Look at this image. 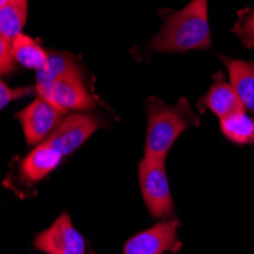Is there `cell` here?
Listing matches in <instances>:
<instances>
[{
  "label": "cell",
  "mask_w": 254,
  "mask_h": 254,
  "mask_svg": "<svg viewBox=\"0 0 254 254\" xmlns=\"http://www.w3.org/2000/svg\"><path fill=\"white\" fill-rule=\"evenodd\" d=\"M63 155L48 142L37 145L20 165L21 178L28 183H37L54 172L63 161Z\"/></svg>",
  "instance_id": "9c48e42d"
},
{
  "label": "cell",
  "mask_w": 254,
  "mask_h": 254,
  "mask_svg": "<svg viewBox=\"0 0 254 254\" xmlns=\"http://www.w3.org/2000/svg\"><path fill=\"white\" fill-rule=\"evenodd\" d=\"M40 98L48 99L64 113L68 110L85 111L95 107V98L87 90L82 73H70L58 78Z\"/></svg>",
  "instance_id": "52a82bcc"
},
{
  "label": "cell",
  "mask_w": 254,
  "mask_h": 254,
  "mask_svg": "<svg viewBox=\"0 0 254 254\" xmlns=\"http://www.w3.org/2000/svg\"><path fill=\"white\" fill-rule=\"evenodd\" d=\"M11 52L15 63L35 72L41 68L49 58V52H46L40 43L25 34H20L11 40Z\"/></svg>",
  "instance_id": "4fadbf2b"
},
{
  "label": "cell",
  "mask_w": 254,
  "mask_h": 254,
  "mask_svg": "<svg viewBox=\"0 0 254 254\" xmlns=\"http://www.w3.org/2000/svg\"><path fill=\"white\" fill-rule=\"evenodd\" d=\"M32 90L35 87H9L8 84L3 82V79H0V110H3L8 104H11L15 99L25 98L29 93H32Z\"/></svg>",
  "instance_id": "e0dca14e"
},
{
  "label": "cell",
  "mask_w": 254,
  "mask_h": 254,
  "mask_svg": "<svg viewBox=\"0 0 254 254\" xmlns=\"http://www.w3.org/2000/svg\"><path fill=\"white\" fill-rule=\"evenodd\" d=\"M14 58L11 52V41L0 32V76L9 75L14 70Z\"/></svg>",
  "instance_id": "ac0fdd59"
},
{
  "label": "cell",
  "mask_w": 254,
  "mask_h": 254,
  "mask_svg": "<svg viewBox=\"0 0 254 254\" xmlns=\"http://www.w3.org/2000/svg\"><path fill=\"white\" fill-rule=\"evenodd\" d=\"M219 58L227 67L230 84L236 90L244 110L254 113V61L235 60L224 55Z\"/></svg>",
  "instance_id": "30bf717a"
},
{
  "label": "cell",
  "mask_w": 254,
  "mask_h": 254,
  "mask_svg": "<svg viewBox=\"0 0 254 254\" xmlns=\"http://www.w3.org/2000/svg\"><path fill=\"white\" fill-rule=\"evenodd\" d=\"M8 2H9V0H0V9H2V8H3V6L8 3Z\"/></svg>",
  "instance_id": "d6986e66"
},
{
  "label": "cell",
  "mask_w": 254,
  "mask_h": 254,
  "mask_svg": "<svg viewBox=\"0 0 254 254\" xmlns=\"http://www.w3.org/2000/svg\"><path fill=\"white\" fill-rule=\"evenodd\" d=\"M212 46L207 0H190L183 9L165 18L160 32L149 41L148 48L155 52L184 54L205 51Z\"/></svg>",
  "instance_id": "6da1fadb"
},
{
  "label": "cell",
  "mask_w": 254,
  "mask_h": 254,
  "mask_svg": "<svg viewBox=\"0 0 254 254\" xmlns=\"http://www.w3.org/2000/svg\"><path fill=\"white\" fill-rule=\"evenodd\" d=\"M90 254H96V253H90Z\"/></svg>",
  "instance_id": "ffe728a7"
},
{
  "label": "cell",
  "mask_w": 254,
  "mask_h": 254,
  "mask_svg": "<svg viewBox=\"0 0 254 254\" xmlns=\"http://www.w3.org/2000/svg\"><path fill=\"white\" fill-rule=\"evenodd\" d=\"M148 129L145 138V157L165 160L178 137L188 128L198 127L199 118L186 99L168 105L157 98L146 102Z\"/></svg>",
  "instance_id": "7a4b0ae2"
},
{
  "label": "cell",
  "mask_w": 254,
  "mask_h": 254,
  "mask_svg": "<svg viewBox=\"0 0 254 254\" xmlns=\"http://www.w3.org/2000/svg\"><path fill=\"white\" fill-rule=\"evenodd\" d=\"M101 127L99 119L90 113H72L64 116L57 129L48 137V142L63 157H68L79 149Z\"/></svg>",
  "instance_id": "5b68a950"
},
{
  "label": "cell",
  "mask_w": 254,
  "mask_h": 254,
  "mask_svg": "<svg viewBox=\"0 0 254 254\" xmlns=\"http://www.w3.org/2000/svg\"><path fill=\"white\" fill-rule=\"evenodd\" d=\"M178 219H166L131 236L124 245V254H165L178 245Z\"/></svg>",
  "instance_id": "ba28073f"
},
{
  "label": "cell",
  "mask_w": 254,
  "mask_h": 254,
  "mask_svg": "<svg viewBox=\"0 0 254 254\" xmlns=\"http://www.w3.org/2000/svg\"><path fill=\"white\" fill-rule=\"evenodd\" d=\"M70 73H82L79 65L75 63V60L67 54L51 52L46 64L35 72L34 87L38 96L43 95L58 78L70 75Z\"/></svg>",
  "instance_id": "8fae6325"
},
{
  "label": "cell",
  "mask_w": 254,
  "mask_h": 254,
  "mask_svg": "<svg viewBox=\"0 0 254 254\" xmlns=\"http://www.w3.org/2000/svg\"><path fill=\"white\" fill-rule=\"evenodd\" d=\"M28 18V0H9L0 9V32L9 41L23 34Z\"/></svg>",
  "instance_id": "9a60e30c"
},
{
  "label": "cell",
  "mask_w": 254,
  "mask_h": 254,
  "mask_svg": "<svg viewBox=\"0 0 254 254\" xmlns=\"http://www.w3.org/2000/svg\"><path fill=\"white\" fill-rule=\"evenodd\" d=\"M65 113L44 98L34 99L28 107L17 113L23 134L29 145H40L57 129Z\"/></svg>",
  "instance_id": "277c9868"
},
{
  "label": "cell",
  "mask_w": 254,
  "mask_h": 254,
  "mask_svg": "<svg viewBox=\"0 0 254 254\" xmlns=\"http://www.w3.org/2000/svg\"><path fill=\"white\" fill-rule=\"evenodd\" d=\"M221 131L230 142L236 145L254 143V119L242 110L219 119Z\"/></svg>",
  "instance_id": "5bb4252c"
},
{
  "label": "cell",
  "mask_w": 254,
  "mask_h": 254,
  "mask_svg": "<svg viewBox=\"0 0 254 254\" xmlns=\"http://www.w3.org/2000/svg\"><path fill=\"white\" fill-rule=\"evenodd\" d=\"M233 32L239 37L241 43L247 49L254 48V9L241 15L238 23L233 26Z\"/></svg>",
  "instance_id": "2e32d148"
},
{
  "label": "cell",
  "mask_w": 254,
  "mask_h": 254,
  "mask_svg": "<svg viewBox=\"0 0 254 254\" xmlns=\"http://www.w3.org/2000/svg\"><path fill=\"white\" fill-rule=\"evenodd\" d=\"M138 183L151 216L155 219H169L174 213V199L165 160L143 157L138 165Z\"/></svg>",
  "instance_id": "3957f363"
},
{
  "label": "cell",
  "mask_w": 254,
  "mask_h": 254,
  "mask_svg": "<svg viewBox=\"0 0 254 254\" xmlns=\"http://www.w3.org/2000/svg\"><path fill=\"white\" fill-rule=\"evenodd\" d=\"M34 247L46 254H85V239L67 213L60 215L49 228L38 233Z\"/></svg>",
  "instance_id": "8992f818"
},
{
  "label": "cell",
  "mask_w": 254,
  "mask_h": 254,
  "mask_svg": "<svg viewBox=\"0 0 254 254\" xmlns=\"http://www.w3.org/2000/svg\"><path fill=\"white\" fill-rule=\"evenodd\" d=\"M204 104L219 119L232 113L244 110V105L236 93V90L230 82L224 81L221 75L215 79L213 85L207 91Z\"/></svg>",
  "instance_id": "7c38bea8"
}]
</instances>
